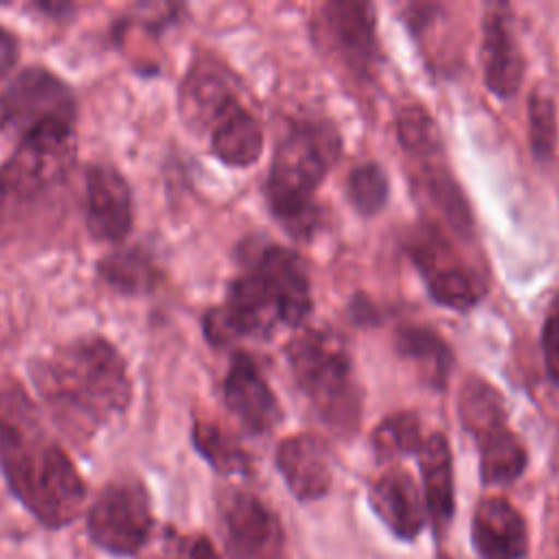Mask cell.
I'll use <instances>...</instances> for the list:
<instances>
[{"label": "cell", "instance_id": "1f68e13d", "mask_svg": "<svg viewBox=\"0 0 559 559\" xmlns=\"http://www.w3.org/2000/svg\"><path fill=\"white\" fill-rule=\"evenodd\" d=\"M439 559H448V557H443V555H441V557H439Z\"/></svg>", "mask_w": 559, "mask_h": 559}, {"label": "cell", "instance_id": "8992f818", "mask_svg": "<svg viewBox=\"0 0 559 559\" xmlns=\"http://www.w3.org/2000/svg\"><path fill=\"white\" fill-rule=\"evenodd\" d=\"M76 98L72 87L44 66L24 68L0 92V124L17 140L39 129H74Z\"/></svg>", "mask_w": 559, "mask_h": 559}, {"label": "cell", "instance_id": "484cf974", "mask_svg": "<svg viewBox=\"0 0 559 559\" xmlns=\"http://www.w3.org/2000/svg\"><path fill=\"white\" fill-rule=\"evenodd\" d=\"M192 443L199 454L221 474H236L249 467L247 452L216 424L197 419L192 426Z\"/></svg>", "mask_w": 559, "mask_h": 559}, {"label": "cell", "instance_id": "4fadbf2b", "mask_svg": "<svg viewBox=\"0 0 559 559\" xmlns=\"http://www.w3.org/2000/svg\"><path fill=\"white\" fill-rule=\"evenodd\" d=\"M223 397L231 415L253 435L271 432L282 424L284 411L277 395L264 380L253 358L245 352L234 354L223 382Z\"/></svg>", "mask_w": 559, "mask_h": 559}, {"label": "cell", "instance_id": "ac0fdd59", "mask_svg": "<svg viewBox=\"0 0 559 559\" xmlns=\"http://www.w3.org/2000/svg\"><path fill=\"white\" fill-rule=\"evenodd\" d=\"M369 502L386 528L402 539H415L426 526L424 496L415 478L402 467L384 472L371 485Z\"/></svg>", "mask_w": 559, "mask_h": 559}, {"label": "cell", "instance_id": "6da1fadb", "mask_svg": "<svg viewBox=\"0 0 559 559\" xmlns=\"http://www.w3.org/2000/svg\"><path fill=\"white\" fill-rule=\"evenodd\" d=\"M0 469L13 496L48 528L79 518L87 487L20 382L0 386Z\"/></svg>", "mask_w": 559, "mask_h": 559}, {"label": "cell", "instance_id": "4dcf8cb0", "mask_svg": "<svg viewBox=\"0 0 559 559\" xmlns=\"http://www.w3.org/2000/svg\"><path fill=\"white\" fill-rule=\"evenodd\" d=\"M17 59H20L17 37L9 28L0 26V76L9 74V70L17 63Z\"/></svg>", "mask_w": 559, "mask_h": 559}, {"label": "cell", "instance_id": "f1b7e54d", "mask_svg": "<svg viewBox=\"0 0 559 559\" xmlns=\"http://www.w3.org/2000/svg\"><path fill=\"white\" fill-rule=\"evenodd\" d=\"M528 133L533 155L537 159L552 157L557 144V109L555 100L542 90H535L528 98Z\"/></svg>", "mask_w": 559, "mask_h": 559}, {"label": "cell", "instance_id": "52a82bcc", "mask_svg": "<svg viewBox=\"0 0 559 559\" xmlns=\"http://www.w3.org/2000/svg\"><path fill=\"white\" fill-rule=\"evenodd\" d=\"M153 528L146 487L138 478H116L87 509L90 539L114 555H135Z\"/></svg>", "mask_w": 559, "mask_h": 559}, {"label": "cell", "instance_id": "d4e9b609", "mask_svg": "<svg viewBox=\"0 0 559 559\" xmlns=\"http://www.w3.org/2000/svg\"><path fill=\"white\" fill-rule=\"evenodd\" d=\"M421 421L415 413L402 411L384 417L371 435V445L378 461H391L417 454L421 448Z\"/></svg>", "mask_w": 559, "mask_h": 559}, {"label": "cell", "instance_id": "2e32d148", "mask_svg": "<svg viewBox=\"0 0 559 559\" xmlns=\"http://www.w3.org/2000/svg\"><path fill=\"white\" fill-rule=\"evenodd\" d=\"M275 465L293 496L301 502L319 500L330 491V450L317 435L301 432L284 439L275 450Z\"/></svg>", "mask_w": 559, "mask_h": 559}, {"label": "cell", "instance_id": "9a60e30c", "mask_svg": "<svg viewBox=\"0 0 559 559\" xmlns=\"http://www.w3.org/2000/svg\"><path fill=\"white\" fill-rule=\"evenodd\" d=\"M328 41L354 70H369L378 55L376 13L367 2H328L321 9Z\"/></svg>", "mask_w": 559, "mask_h": 559}, {"label": "cell", "instance_id": "e0dca14e", "mask_svg": "<svg viewBox=\"0 0 559 559\" xmlns=\"http://www.w3.org/2000/svg\"><path fill=\"white\" fill-rule=\"evenodd\" d=\"M472 544L480 559H522L528 550L526 522L507 498H483L472 515Z\"/></svg>", "mask_w": 559, "mask_h": 559}, {"label": "cell", "instance_id": "3957f363", "mask_svg": "<svg viewBox=\"0 0 559 559\" xmlns=\"http://www.w3.org/2000/svg\"><path fill=\"white\" fill-rule=\"evenodd\" d=\"M341 135L328 120L295 122L275 146L264 190L273 216L290 234L308 238L319 227L314 192L341 157Z\"/></svg>", "mask_w": 559, "mask_h": 559}, {"label": "cell", "instance_id": "30bf717a", "mask_svg": "<svg viewBox=\"0 0 559 559\" xmlns=\"http://www.w3.org/2000/svg\"><path fill=\"white\" fill-rule=\"evenodd\" d=\"M83 218L92 238L120 242L133 225V194L127 179L105 162L90 164L83 188Z\"/></svg>", "mask_w": 559, "mask_h": 559}, {"label": "cell", "instance_id": "ffe728a7", "mask_svg": "<svg viewBox=\"0 0 559 559\" xmlns=\"http://www.w3.org/2000/svg\"><path fill=\"white\" fill-rule=\"evenodd\" d=\"M210 148L214 157L234 168L258 162L264 148V133L258 118L240 103L210 129Z\"/></svg>", "mask_w": 559, "mask_h": 559}, {"label": "cell", "instance_id": "f546056e", "mask_svg": "<svg viewBox=\"0 0 559 559\" xmlns=\"http://www.w3.org/2000/svg\"><path fill=\"white\" fill-rule=\"evenodd\" d=\"M170 559H223L205 535L177 537L170 548Z\"/></svg>", "mask_w": 559, "mask_h": 559}, {"label": "cell", "instance_id": "83f0119b", "mask_svg": "<svg viewBox=\"0 0 559 559\" xmlns=\"http://www.w3.org/2000/svg\"><path fill=\"white\" fill-rule=\"evenodd\" d=\"M347 197L362 216L378 214L389 201V177L376 162L356 166L347 179Z\"/></svg>", "mask_w": 559, "mask_h": 559}, {"label": "cell", "instance_id": "277c9868", "mask_svg": "<svg viewBox=\"0 0 559 559\" xmlns=\"http://www.w3.org/2000/svg\"><path fill=\"white\" fill-rule=\"evenodd\" d=\"M74 162V129L50 127L28 133L0 166V234L44 210L63 186Z\"/></svg>", "mask_w": 559, "mask_h": 559}, {"label": "cell", "instance_id": "5bb4252c", "mask_svg": "<svg viewBox=\"0 0 559 559\" xmlns=\"http://www.w3.org/2000/svg\"><path fill=\"white\" fill-rule=\"evenodd\" d=\"M273 295L282 325L299 328L312 310V293L306 264L299 253L280 245H266L249 262Z\"/></svg>", "mask_w": 559, "mask_h": 559}, {"label": "cell", "instance_id": "d6986e66", "mask_svg": "<svg viewBox=\"0 0 559 559\" xmlns=\"http://www.w3.org/2000/svg\"><path fill=\"white\" fill-rule=\"evenodd\" d=\"M417 461L424 480L426 513L430 515L432 528L441 535L454 513V467L448 437L441 432L428 435L421 441Z\"/></svg>", "mask_w": 559, "mask_h": 559}, {"label": "cell", "instance_id": "4316f807", "mask_svg": "<svg viewBox=\"0 0 559 559\" xmlns=\"http://www.w3.org/2000/svg\"><path fill=\"white\" fill-rule=\"evenodd\" d=\"M395 131L402 148L411 155L430 157L441 151V133L432 116L419 105H406L397 111Z\"/></svg>", "mask_w": 559, "mask_h": 559}, {"label": "cell", "instance_id": "ba28073f", "mask_svg": "<svg viewBox=\"0 0 559 559\" xmlns=\"http://www.w3.org/2000/svg\"><path fill=\"white\" fill-rule=\"evenodd\" d=\"M218 522L229 559H286L284 526L253 493L225 491L218 498Z\"/></svg>", "mask_w": 559, "mask_h": 559}, {"label": "cell", "instance_id": "7c38bea8", "mask_svg": "<svg viewBox=\"0 0 559 559\" xmlns=\"http://www.w3.org/2000/svg\"><path fill=\"white\" fill-rule=\"evenodd\" d=\"M483 81L498 98L518 94L524 79V55L513 31V13L504 2L485 7L483 13Z\"/></svg>", "mask_w": 559, "mask_h": 559}, {"label": "cell", "instance_id": "7402d4cb", "mask_svg": "<svg viewBox=\"0 0 559 559\" xmlns=\"http://www.w3.org/2000/svg\"><path fill=\"white\" fill-rule=\"evenodd\" d=\"M476 441L480 450V478L485 485H509L526 469V448L507 424L485 432Z\"/></svg>", "mask_w": 559, "mask_h": 559}, {"label": "cell", "instance_id": "8fae6325", "mask_svg": "<svg viewBox=\"0 0 559 559\" xmlns=\"http://www.w3.org/2000/svg\"><path fill=\"white\" fill-rule=\"evenodd\" d=\"M411 255L426 277L432 301L456 312H467L478 306L485 295L483 277L474 269L454 260L437 234L428 231L417 240L411 247Z\"/></svg>", "mask_w": 559, "mask_h": 559}, {"label": "cell", "instance_id": "603a6c76", "mask_svg": "<svg viewBox=\"0 0 559 559\" xmlns=\"http://www.w3.org/2000/svg\"><path fill=\"white\" fill-rule=\"evenodd\" d=\"M395 347L402 356H406L408 360H413V362L421 365V369H426L428 384H432L437 389L443 386V382L448 380V373H450L452 352L439 334H435L432 330L421 328V325H408L397 332Z\"/></svg>", "mask_w": 559, "mask_h": 559}, {"label": "cell", "instance_id": "9c48e42d", "mask_svg": "<svg viewBox=\"0 0 559 559\" xmlns=\"http://www.w3.org/2000/svg\"><path fill=\"white\" fill-rule=\"evenodd\" d=\"M240 105L236 74L214 55H199L179 87V114L197 133L210 129Z\"/></svg>", "mask_w": 559, "mask_h": 559}, {"label": "cell", "instance_id": "7a4b0ae2", "mask_svg": "<svg viewBox=\"0 0 559 559\" xmlns=\"http://www.w3.org/2000/svg\"><path fill=\"white\" fill-rule=\"evenodd\" d=\"M28 373L55 424L81 443L122 415L131 402L127 362L98 334L55 345L28 362Z\"/></svg>", "mask_w": 559, "mask_h": 559}, {"label": "cell", "instance_id": "cb8c5ba5", "mask_svg": "<svg viewBox=\"0 0 559 559\" xmlns=\"http://www.w3.org/2000/svg\"><path fill=\"white\" fill-rule=\"evenodd\" d=\"M461 424L476 439L485 432L507 424V411L502 395L480 378H469L459 395Z\"/></svg>", "mask_w": 559, "mask_h": 559}, {"label": "cell", "instance_id": "44dd1931", "mask_svg": "<svg viewBox=\"0 0 559 559\" xmlns=\"http://www.w3.org/2000/svg\"><path fill=\"white\" fill-rule=\"evenodd\" d=\"M96 273L109 288L122 295H146L162 282L157 264L142 247H122L107 253L100 258Z\"/></svg>", "mask_w": 559, "mask_h": 559}, {"label": "cell", "instance_id": "5b68a950", "mask_svg": "<svg viewBox=\"0 0 559 559\" xmlns=\"http://www.w3.org/2000/svg\"><path fill=\"white\" fill-rule=\"evenodd\" d=\"M286 358L299 389L319 415L334 426H354L360 417L358 382L352 356L338 334L306 330L286 345Z\"/></svg>", "mask_w": 559, "mask_h": 559}]
</instances>
